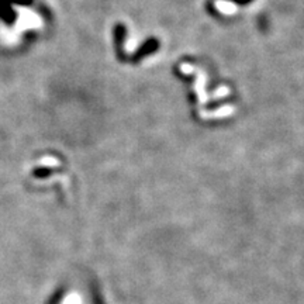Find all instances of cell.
<instances>
[{"label": "cell", "mask_w": 304, "mask_h": 304, "mask_svg": "<svg viewBox=\"0 0 304 304\" xmlns=\"http://www.w3.org/2000/svg\"><path fill=\"white\" fill-rule=\"evenodd\" d=\"M80 303H82V300H80V297L76 293L69 294V296H68V297H65V300L62 301V304H80Z\"/></svg>", "instance_id": "obj_1"}]
</instances>
